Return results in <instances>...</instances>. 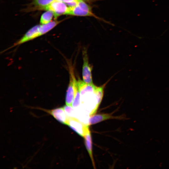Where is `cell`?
Listing matches in <instances>:
<instances>
[{
    "label": "cell",
    "instance_id": "obj_1",
    "mask_svg": "<svg viewBox=\"0 0 169 169\" xmlns=\"http://www.w3.org/2000/svg\"><path fill=\"white\" fill-rule=\"evenodd\" d=\"M77 83L80 94L81 105L84 111L90 116L93 115L96 113L100 105L96 93L98 87L93 84H86L79 79Z\"/></svg>",
    "mask_w": 169,
    "mask_h": 169
},
{
    "label": "cell",
    "instance_id": "obj_2",
    "mask_svg": "<svg viewBox=\"0 0 169 169\" xmlns=\"http://www.w3.org/2000/svg\"><path fill=\"white\" fill-rule=\"evenodd\" d=\"M68 15L78 16H91L101 19L93 13L91 7L83 0H79L75 6L69 7Z\"/></svg>",
    "mask_w": 169,
    "mask_h": 169
},
{
    "label": "cell",
    "instance_id": "obj_3",
    "mask_svg": "<svg viewBox=\"0 0 169 169\" xmlns=\"http://www.w3.org/2000/svg\"><path fill=\"white\" fill-rule=\"evenodd\" d=\"M69 81L66 93L65 103L66 105L72 106L75 94L77 81L75 79L72 68L69 66Z\"/></svg>",
    "mask_w": 169,
    "mask_h": 169
},
{
    "label": "cell",
    "instance_id": "obj_4",
    "mask_svg": "<svg viewBox=\"0 0 169 169\" xmlns=\"http://www.w3.org/2000/svg\"><path fill=\"white\" fill-rule=\"evenodd\" d=\"M68 125L72 130L82 137L90 132L89 125L85 124L74 117L68 118Z\"/></svg>",
    "mask_w": 169,
    "mask_h": 169
},
{
    "label": "cell",
    "instance_id": "obj_5",
    "mask_svg": "<svg viewBox=\"0 0 169 169\" xmlns=\"http://www.w3.org/2000/svg\"><path fill=\"white\" fill-rule=\"evenodd\" d=\"M69 7L64 3L54 0L44 10H51L53 12L54 17L56 18L62 15H68Z\"/></svg>",
    "mask_w": 169,
    "mask_h": 169
},
{
    "label": "cell",
    "instance_id": "obj_6",
    "mask_svg": "<svg viewBox=\"0 0 169 169\" xmlns=\"http://www.w3.org/2000/svg\"><path fill=\"white\" fill-rule=\"evenodd\" d=\"M83 63L82 68V77L83 81L87 84H93L92 76V68L90 66L86 51H83Z\"/></svg>",
    "mask_w": 169,
    "mask_h": 169
},
{
    "label": "cell",
    "instance_id": "obj_7",
    "mask_svg": "<svg viewBox=\"0 0 169 169\" xmlns=\"http://www.w3.org/2000/svg\"><path fill=\"white\" fill-rule=\"evenodd\" d=\"M40 26V25H38L32 27L13 46L14 47L21 44L39 37Z\"/></svg>",
    "mask_w": 169,
    "mask_h": 169
},
{
    "label": "cell",
    "instance_id": "obj_8",
    "mask_svg": "<svg viewBox=\"0 0 169 169\" xmlns=\"http://www.w3.org/2000/svg\"><path fill=\"white\" fill-rule=\"evenodd\" d=\"M49 113L59 122L62 124L67 125L68 117L63 107H59L52 110L49 111Z\"/></svg>",
    "mask_w": 169,
    "mask_h": 169
},
{
    "label": "cell",
    "instance_id": "obj_9",
    "mask_svg": "<svg viewBox=\"0 0 169 169\" xmlns=\"http://www.w3.org/2000/svg\"><path fill=\"white\" fill-rule=\"evenodd\" d=\"M115 118L110 114H100L93 115L89 118L88 125H92L96 124L101 121L109 119Z\"/></svg>",
    "mask_w": 169,
    "mask_h": 169
},
{
    "label": "cell",
    "instance_id": "obj_10",
    "mask_svg": "<svg viewBox=\"0 0 169 169\" xmlns=\"http://www.w3.org/2000/svg\"><path fill=\"white\" fill-rule=\"evenodd\" d=\"M60 23V21L55 20L46 24L40 25L39 36L45 34L51 30Z\"/></svg>",
    "mask_w": 169,
    "mask_h": 169
},
{
    "label": "cell",
    "instance_id": "obj_11",
    "mask_svg": "<svg viewBox=\"0 0 169 169\" xmlns=\"http://www.w3.org/2000/svg\"><path fill=\"white\" fill-rule=\"evenodd\" d=\"M84 138L86 147L94 167L95 166L92 154V138L90 132L85 135Z\"/></svg>",
    "mask_w": 169,
    "mask_h": 169
},
{
    "label": "cell",
    "instance_id": "obj_12",
    "mask_svg": "<svg viewBox=\"0 0 169 169\" xmlns=\"http://www.w3.org/2000/svg\"><path fill=\"white\" fill-rule=\"evenodd\" d=\"M54 0H33V4L38 9L40 10H45Z\"/></svg>",
    "mask_w": 169,
    "mask_h": 169
},
{
    "label": "cell",
    "instance_id": "obj_13",
    "mask_svg": "<svg viewBox=\"0 0 169 169\" xmlns=\"http://www.w3.org/2000/svg\"><path fill=\"white\" fill-rule=\"evenodd\" d=\"M54 16V14L52 11L49 10H46L41 16L40 23L41 24H44L50 22Z\"/></svg>",
    "mask_w": 169,
    "mask_h": 169
},
{
    "label": "cell",
    "instance_id": "obj_14",
    "mask_svg": "<svg viewBox=\"0 0 169 169\" xmlns=\"http://www.w3.org/2000/svg\"><path fill=\"white\" fill-rule=\"evenodd\" d=\"M80 94L77 83L75 96L72 106L75 110H77L80 107Z\"/></svg>",
    "mask_w": 169,
    "mask_h": 169
},
{
    "label": "cell",
    "instance_id": "obj_15",
    "mask_svg": "<svg viewBox=\"0 0 169 169\" xmlns=\"http://www.w3.org/2000/svg\"><path fill=\"white\" fill-rule=\"evenodd\" d=\"M63 107L68 118L74 117L76 118V112L72 106L66 105Z\"/></svg>",
    "mask_w": 169,
    "mask_h": 169
},
{
    "label": "cell",
    "instance_id": "obj_16",
    "mask_svg": "<svg viewBox=\"0 0 169 169\" xmlns=\"http://www.w3.org/2000/svg\"><path fill=\"white\" fill-rule=\"evenodd\" d=\"M66 4L69 7H73L75 6L79 0H56Z\"/></svg>",
    "mask_w": 169,
    "mask_h": 169
},
{
    "label": "cell",
    "instance_id": "obj_17",
    "mask_svg": "<svg viewBox=\"0 0 169 169\" xmlns=\"http://www.w3.org/2000/svg\"><path fill=\"white\" fill-rule=\"evenodd\" d=\"M84 1H87L89 2H93L94 0H83Z\"/></svg>",
    "mask_w": 169,
    "mask_h": 169
}]
</instances>
